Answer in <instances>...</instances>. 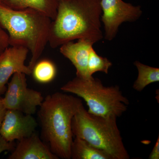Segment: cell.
I'll return each mask as SVG.
<instances>
[{"mask_svg":"<svg viewBox=\"0 0 159 159\" xmlns=\"http://www.w3.org/2000/svg\"><path fill=\"white\" fill-rule=\"evenodd\" d=\"M101 0H59L51 22L48 43L52 48L75 39L94 43L103 36L101 29Z\"/></svg>","mask_w":159,"mask_h":159,"instance_id":"obj_1","label":"cell"},{"mask_svg":"<svg viewBox=\"0 0 159 159\" xmlns=\"http://www.w3.org/2000/svg\"><path fill=\"white\" fill-rule=\"evenodd\" d=\"M83 106L80 98L57 92L48 95L39 107L42 135L59 159H71L72 119Z\"/></svg>","mask_w":159,"mask_h":159,"instance_id":"obj_2","label":"cell"},{"mask_svg":"<svg viewBox=\"0 0 159 159\" xmlns=\"http://www.w3.org/2000/svg\"><path fill=\"white\" fill-rule=\"evenodd\" d=\"M51 20L35 9L14 10L0 3V26L9 33V46L25 47L31 51L28 66L31 71L48 43Z\"/></svg>","mask_w":159,"mask_h":159,"instance_id":"obj_3","label":"cell"},{"mask_svg":"<svg viewBox=\"0 0 159 159\" xmlns=\"http://www.w3.org/2000/svg\"><path fill=\"white\" fill-rule=\"evenodd\" d=\"M117 119L89 113L83 106L72 119V133L104 152L111 159H129Z\"/></svg>","mask_w":159,"mask_h":159,"instance_id":"obj_4","label":"cell"},{"mask_svg":"<svg viewBox=\"0 0 159 159\" xmlns=\"http://www.w3.org/2000/svg\"><path fill=\"white\" fill-rule=\"evenodd\" d=\"M61 89L82 98L88 106V111L96 116L118 118L127 111L129 104L119 86H105L100 79L93 77L89 79L76 77Z\"/></svg>","mask_w":159,"mask_h":159,"instance_id":"obj_5","label":"cell"},{"mask_svg":"<svg viewBox=\"0 0 159 159\" xmlns=\"http://www.w3.org/2000/svg\"><path fill=\"white\" fill-rule=\"evenodd\" d=\"M43 100L41 93L28 87L26 74L20 73L13 74L2 98L6 109L31 115L36 112Z\"/></svg>","mask_w":159,"mask_h":159,"instance_id":"obj_6","label":"cell"},{"mask_svg":"<svg viewBox=\"0 0 159 159\" xmlns=\"http://www.w3.org/2000/svg\"><path fill=\"white\" fill-rule=\"evenodd\" d=\"M101 6L102 15L100 20L104 25V38L108 41L116 37L121 24L135 21L142 13L141 6L122 0H101Z\"/></svg>","mask_w":159,"mask_h":159,"instance_id":"obj_7","label":"cell"},{"mask_svg":"<svg viewBox=\"0 0 159 159\" xmlns=\"http://www.w3.org/2000/svg\"><path fill=\"white\" fill-rule=\"evenodd\" d=\"M37 126V122L32 115L19 111L7 109L0 135L9 142L20 141L35 132Z\"/></svg>","mask_w":159,"mask_h":159,"instance_id":"obj_8","label":"cell"},{"mask_svg":"<svg viewBox=\"0 0 159 159\" xmlns=\"http://www.w3.org/2000/svg\"><path fill=\"white\" fill-rule=\"evenodd\" d=\"M29 51L25 47L11 46L0 55V95L6 91V84L13 74H31L32 71L25 63Z\"/></svg>","mask_w":159,"mask_h":159,"instance_id":"obj_9","label":"cell"},{"mask_svg":"<svg viewBox=\"0 0 159 159\" xmlns=\"http://www.w3.org/2000/svg\"><path fill=\"white\" fill-rule=\"evenodd\" d=\"M94 43L89 40L79 39L77 42L70 41L60 46L61 53L72 62L76 69V77L89 79L88 62ZM93 77V76H92Z\"/></svg>","mask_w":159,"mask_h":159,"instance_id":"obj_10","label":"cell"},{"mask_svg":"<svg viewBox=\"0 0 159 159\" xmlns=\"http://www.w3.org/2000/svg\"><path fill=\"white\" fill-rule=\"evenodd\" d=\"M12 151L8 159H59L35 132L30 136L19 141V143Z\"/></svg>","mask_w":159,"mask_h":159,"instance_id":"obj_11","label":"cell"},{"mask_svg":"<svg viewBox=\"0 0 159 159\" xmlns=\"http://www.w3.org/2000/svg\"><path fill=\"white\" fill-rule=\"evenodd\" d=\"M59 0H3L2 4L14 10L31 8L46 15L53 20L57 15Z\"/></svg>","mask_w":159,"mask_h":159,"instance_id":"obj_12","label":"cell"},{"mask_svg":"<svg viewBox=\"0 0 159 159\" xmlns=\"http://www.w3.org/2000/svg\"><path fill=\"white\" fill-rule=\"evenodd\" d=\"M70 153L72 159H111L104 152L77 137L72 142Z\"/></svg>","mask_w":159,"mask_h":159,"instance_id":"obj_13","label":"cell"},{"mask_svg":"<svg viewBox=\"0 0 159 159\" xmlns=\"http://www.w3.org/2000/svg\"><path fill=\"white\" fill-rule=\"evenodd\" d=\"M138 69V77L134 82L133 88L138 92H142L147 86L159 81V69L142 64L140 61L134 62Z\"/></svg>","mask_w":159,"mask_h":159,"instance_id":"obj_14","label":"cell"},{"mask_svg":"<svg viewBox=\"0 0 159 159\" xmlns=\"http://www.w3.org/2000/svg\"><path fill=\"white\" fill-rule=\"evenodd\" d=\"M33 78L41 84H48L54 80L57 74L56 66L51 60L43 59L37 61L32 70Z\"/></svg>","mask_w":159,"mask_h":159,"instance_id":"obj_15","label":"cell"},{"mask_svg":"<svg viewBox=\"0 0 159 159\" xmlns=\"http://www.w3.org/2000/svg\"><path fill=\"white\" fill-rule=\"evenodd\" d=\"M112 66V63L107 57L99 56L93 49L92 48L89 55L88 62V73L89 77L97 72H101L108 74L109 69Z\"/></svg>","mask_w":159,"mask_h":159,"instance_id":"obj_16","label":"cell"},{"mask_svg":"<svg viewBox=\"0 0 159 159\" xmlns=\"http://www.w3.org/2000/svg\"><path fill=\"white\" fill-rule=\"evenodd\" d=\"M9 46V34L0 26V55Z\"/></svg>","mask_w":159,"mask_h":159,"instance_id":"obj_17","label":"cell"},{"mask_svg":"<svg viewBox=\"0 0 159 159\" xmlns=\"http://www.w3.org/2000/svg\"><path fill=\"white\" fill-rule=\"evenodd\" d=\"M15 147L13 142H9L0 135V154L6 151H12Z\"/></svg>","mask_w":159,"mask_h":159,"instance_id":"obj_18","label":"cell"},{"mask_svg":"<svg viewBox=\"0 0 159 159\" xmlns=\"http://www.w3.org/2000/svg\"><path fill=\"white\" fill-rule=\"evenodd\" d=\"M148 159H159V137L157 139L155 145L154 146L153 149Z\"/></svg>","mask_w":159,"mask_h":159,"instance_id":"obj_19","label":"cell"},{"mask_svg":"<svg viewBox=\"0 0 159 159\" xmlns=\"http://www.w3.org/2000/svg\"><path fill=\"white\" fill-rule=\"evenodd\" d=\"M6 110L7 109L3 103L2 98L0 97V130Z\"/></svg>","mask_w":159,"mask_h":159,"instance_id":"obj_20","label":"cell"},{"mask_svg":"<svg viewBox=\"0 0 159 159\" xmlns=\"http://www.w3.org/2000/svg\"><path fill=\"white\" fill-rule=\"evenodd\" d=\"M3 0H0V3H2V2Z\"/></svg>","mask_w":159,"mask_h":159,"instance_id":"obj_21","label":"cell"}]
</instances>
